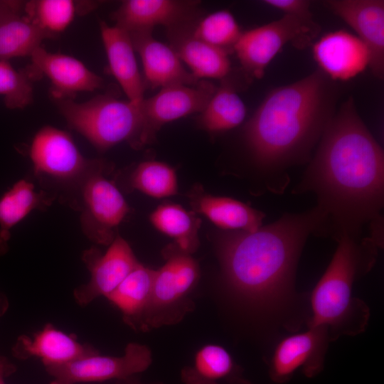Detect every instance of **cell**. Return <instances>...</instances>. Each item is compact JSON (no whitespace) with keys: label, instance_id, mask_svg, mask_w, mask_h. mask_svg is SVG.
<instances>
[{"label":"cell","instance_id":"obj_1","mask_svg":"<svg viewBox=\"0 0 384 384\" xmlns=\"http://www.w3.org/2000/svg\"><path fill=\"white\" fill-rule=\"evenodd\" d=\"M313 193L324 223L321 235H362L381 221L384 153L349 97L331 117L295 194ZM369 226V227H370Z\"/></svg>","mask_w":384,"mask_h":384},{"label":"cell","instance_id":"obj_2","mask_svg":"<svg viewBox=\"0 0 384 384\" xmlns=\"http://www.w3.org/2000/svg\"><path fill=\"white\" fill-rule=\"evenodd\" d=\"M321 210L285 213L253 232L217 238L223 280L230 297L255 314L294 331L302 324L303 296L295 290L298 262L308 237L319 235Z\"/></svg>","mask_w":384,"mask_h":384},{"label":"cell","instance_id":"obj_3","mask_svg":"<svg viewBox=\"0 0 384 384\" xmlns=\"http://www.w3.org/2000/svg\"><path fill=\"white\" fill-rule=\"evenodd\" d=\"M320 69L272 90L244 129L251 159L267 191L281 193L289 170L311 160L313 148L334 114L336 87Z\"/></svg>","mask_w":384,"mask_h":384},{"label":"cell","instance_id":"obj_4","mask_svg":"<svg viewBox=\"0 0 384 384\" xmlns=\"http://www.w3.org/2000/svg\"><path fill=\"white\" fill-rule=\"evenodd\" d=\"M309 301L307 327L324 326L331 341L341 336H356L366 329L368 306L353 296L356 279L374 265L383 243L374 235H343Z\"/></svg>","mask_w":384,"mask_h":384},{"label":"cell","instance_id":"obj_5","mask_svg":"<svg viewBox=\"0 0 384 384\" xmlns=\"http://www.w3.org/2000/svg\"><path fill=\"white\" fill-rule=\"evenodd\" d=\"M142 102L119 100L110 94L97 95L84 102L71 99L56 102L68 125L99 151L122 142L134 149L146 144Z\"/></svg>","mask_w":384,"mask_h":384},{"label":"cell","instance_id":"obj_6","mask_svg":"<svg viewBox=\"0 0 384 384\" xmlns=\"http://www.w3.org/2000/svg\"><path fill=\"white\" fill-rule=\"evenodd\" d=\"M165 264L155 270L144 330L175 324L192 310L190 292L199 278V267L191 254L176 244L164 250Z\"/></svg>","mask_w":384,"mask_h":384},{"label":"cell","instance_id":"obj_7","mask_svg":"<svg viewBox=\"0 0 384 384\" xmlns=\"http://www.w3.org/2000/svg\"><path fill=\"white\" fill-rule=\"evenodd\" d=\"M319 26L312 18L284 15L281 18L242 32L233 48L243 70L257 79L263 77L269 63L287 43L306 46L317 36Z\"/></svg>","mask_w":384,"mask_h":384},{"label":"cell","instance_id":"obj_8","mask_svg":"<svg viewBox=\"0 0 384 384\" xmlns=\"http://www.w3.org/2000/svg\"><path fill=\"white\" fill-rule=\"evenodd\" d=\"M29 156L36 175L78 185L92 172L107 167L105 161L84 157L68 132L51 126L36 134Z\"/></svg>","mask_w":384,"mask_h":384},{"label":"cell","instance_id":"obj_9","mask_svg":"<svg viewBox=\"0 0 384 384\" xmlns=\"http://www.w3.org/2000/svg\"><path fill=\"white\" fill-rule=\"evenodd\" d=\"M105 167L87 176L78 185L81 195L80 222L85 235L100 245H110L114 228L129 212L117 188L104 177Z\"/></svg>","mask_w":384,"mask_h":384},{"label":"cell","instance_id":"obj_10","mask_svg":"<svg viewBox=\"0 0 384 384\" xmlns=\"http://www.w3.org/2000/svg\"><path fill=\"white\" fill-rule=\"evenodd\" d=\"M151 361V352L146 346L130 343L122 356H101L99 353L45 368L53 378L50 384H76L125 379L146 370Z\"/></svg>","mask_w":384,"mask_h":384},{"label":"cell","instance_id":"obj_11","mask_svg":"<svg viewBox=\"0 0 384 384\" xmlns=\"http://www.w3.org/2000/svg\"><path fill=\"white\" fill-rule=\"evenodd\" d=\"M324 326L308 327L306 331L284 337L275 346L268 363L272 382H288L300 369L314 378L324 369L325 354L330 342Z\"/></svg>","mask_w":384,"mask_h":384},{"label":"cell","instance_id":"obj_12","mask_svg":"<svg viewBox=\"0 0 384 384\" xmlns=\"http://www.w3.org/2000/svg\"><path fill=\"white\" fill-rule=\"evenodd\" d=\"M82 259L90 272L87 283L73 292L76 302L85 306L99 297H107L139 264L128 242L114 238L105 253L96 247L84 251Z\"/></svg>","mask_w":384,"mask_h":384},{"label":"cell","instance_id":"obj_13","mask_svg":"<svg viewBox=\"0 0 384 384\" xmlns=\"http://www.w3.org/2000/svg\"><path fill=\"white\" fill-rule=\"evenodd\" d=\"M216 87L207 81L195 85H173L142 102L145 122L146 144L165 124L188 114L201 112L214 94Z\"/></svg>","mask_w":384,"mask_h":384},{"label":"cell","instance_id":"obj_14","mask_svg":"<svg viewBox=\"0 0 384 384\" xmlns=\"http://www.w3.org/2000/svg\"><path fill=\"white\" fill-rule=\"evenodd\" d=\"M31 58V64L26 69L33 80L42 76L48 78L55 100L70 99L79 92L94 91L103 85L100 76L72 56L51 53L40 46Z\"/></svg>","mask_w":384,"mask_h":384},{"label":"cell","instance_id":"obj_15","mask_svg":"<svg viewBox=\"0 0 384 384\" xmlns=\"http://www.w3.org/2000/svg\"><path fill=\"white\" fill-rule=\"evenodd\" d=\"M198 1L176 0H127L113 12L116 26L128 33L152 31L158 25L167 30L194 22Z\"/></svg>","mask_w":384,"mask_h":384},{"label":"cell","instance_id":"obj_16","mask_svg":"<svg viewBox=\"0 0 384 384\" xmlns=\"http://www.w3.org/2000/svg\"><path fill=\"white\" fill-rule=\"evenodd\" d=\"M326 6L358 34L370 53L369 66L376 78L384 75V1L330 0Z\"/></svg>","mask_w":384,"mask_h":384},{"label":"cell","instance_id":"obj_17","mask_svg":"<svg viewBox=\"0 0 384 384\" xmlns=\"http://www.w3.org/2000/svg\"><path fill=\"white\" fill-rule=\"evenodd\" d=\"M312 51L320 70L333 81L353 78L370 63L366 45L344 30L324 35L314 44Z\"/></svg>","mask_w":384,"mask_h":384},{"label":"cell","instance_id":"obj_18","mask_svg":"<svg viewBox=\"0 0 384 384\" xmlns=\"http://www.w3.org/2000/svg\"><path fill=\"white\" fill-rule=\"evenodd\" d=\"M18 359L37 358L44 366L62 365L99 353L92 346L78 341L74 334L65 333L50 323L32 336H20L12 348Z\"/></svg>","mask_w":384,"mask_h":384},{"label":"cell","instance_id":"obj_19","mask_svg":"<svg viewBox=\"0 0 384 384\" xmlns=\"http://www.w3.org/2000/svg\"><path fill=\"white\" fill-rule=\"evenodd\" d=\"M129 34L142 61L145 86L154 89L173 85H195L200 82L186 71L171 46L153 37L152 31Z\"/></svg>","mask_w":384,"mask_h":384},{"label":"cell","instance_id":"obj_20","mask_svg":"<svg viewBox=\"0 0 384 384\" xmlns=\"http://www.w3.org/2000/svg\"><path fill=\"white\" fill-rule=\"evenodd\" d=\"M193 23L167 30L171 48L197 80L225 79L231 70L230 53L195 37L191 32Z\"/></svg>","mask_w":384,"mask_h":384},{"label":"cell","instance_id":"obj_21","mask_svg":"<svg viewBox=\"0 0 384 384\" xmlns=\"http://www.w3.org/2000/svg\"><path fill=\"white\" fill-rule=\"evenodd\" d=\"M100 28L111 73L129 100L142 102L146 86L137 66L130 34L105 21L100 22Z\"/></svg>","mask_w":384,"mask_h":384},{"label":"cell","instance_id":"obj_22","mask_svg":"<svg viewBox=\"0 0 384 384\" xmlns=\"http://www.w3.org/2000/svg\"><path fill=\"white\" fill-rule=\"evenodd\" d=\"M188 198L194 213L204 215L222 229L253 232L262 226L265 214L240 201L212 196L199 186L190 191Z\"/></svg>","mask_w":384,"mask_h":384},{"label":"cell","instance_id":"obj_23","mask_svg":"<svg viewBox=\"0 0 384 384\" xmlns=\"http://www.w3.org/2000/svg\"><path fill=\"white\" fill-rule=\"evenodd\" d=\"M154 274L155 270L139 263L106 297L122 312L124 321L134 330H144Z\"/></svg>","mask_w":384,"mask_h":384},{"label":"cell","instance_id":"obj_24","mask_svg":"<svg viewBox=\"0 0 384 384\" xmlns=\"http://www.w3.org/2000/svg\"><path fill=\"white\" fill-rule=\"evenodd\" d=\"M51 202L43 192L37 193L34 186L20 180L0 198V255L8 247L11 230L33 210L43 208Z\"/></svg>","mask_w":384,"mask_h":384},{"label":"cell","instance_id":"obj_25","mask_svg":"<svg viewBox=\"0 0 384 384\" xmlns=\"http://www.w3.org/2000/svg\"><path fill=\"white\" fill-rule=\"evenodd\" d=\"M239 371L225 348L207 344L196 353L193 364L181 370V378L185 384H219L220 380L240 376Z\"/></svg>","mask_w":384,"mask_h":384},{"label":"cell","instance_id":"obj_26","mask_svg":"<svg viewBox=\"0 0 384 384\" xmlns=\"http://www.w3.org/2000/svg\"><path fill=\"white\" fill-rule=\"evenodd\" d=\"M246 116L245 105L227 80L216 90L198 118L200 126L210 132H220L240 125Z\"/></svg>","mask_w":384,"mask_h":384},{"label":"cell","instance_id":"obj_27","mask_svg":"<svg viewBox=\"0 0 384 384\" xmlns=\"http://www.w3.org/2000/svg\"><path fill=\"white\" fill-rule=\"evenodd\" d=\"M150 220L157 230L172 238L183 251L191 254L197 250L201 220L194 212L178 204L164 203L153 211Z\"/></svg>","mask_w":384,"mask_h":384},{"label":"cell","instance_id":"obj_28","mask_svg":"<svg viewBox=\"0 0 384 384\" xmlns=\"http://www.w3.org/2000/svg\"><path fill=\"white\" fill-rule=\"evenodd\" d=\"M23 12L9 15L0 21V60L31 56L44 39L52 38Z\"/></svg>","mask_w":384,"mask_h":384},{"label":"cell","instance_id":"obj_29","mask_svg":"<svg viewBox=\"0 0 384 384\" xmlns=\"http://www.w3.org/2000/svg\"><path fill=\"white\" fill-rule=\"evenodd\" d=\"M80 3L72 0H34L25 2L23 12L26 17L52 38L64 31L73 21Z\"/></svg>","mask_w":384,"mask_h":384},{"label":"cell","instance_id":"obj_30","mask_svg":"<svg viewBox=\"0 0 384 384\" xmlns=\"http://www.w3.org/2000/svg\"><path fill=\"white\" fill-rule=\"evenodd\" d=\"M131 186L151 197L161 198L176 195V172L168 164L156 161L139 164L130 177Z\"/></svg>","mask_w":384,"mask_h":384},{"label":"cell","instance_id":"obj_31","mask_svg":"<svg viewBox=\"0 0 384 384\" xmlns=\"http://www.w3.org/2000/svg\"><path fill=\"white\" fill-rule=\"evenodd\" d=\"M197 38L229 53L242 34L233 15L228 10L210 14L191 26Z\"/></svg>","mask_w":384,"mask_h":384},{"label":"cell","instance_id":"obj_32","mask_svg":"<svg viewBox=\"0 0 384 384\" xmlns=\"http://www.w3.org/2000/svg\"><path fill=\"white\" fill-rule=\"evenodd\" d=\"M33 80L26 68L17 70L9 60H0V95L9 109H21L33 100Z\"/></svg>","mask_w":384,"mask_h":384},{"label":"cell","instance_id":"obj_33","mask_svg":"<svg viewBox=\"0 0 384 384\" xmlns=\"http://www.w3.org/2000/svg\"><path fill=\"white\" fill-rule=\"evenodd\" d=\"M264 4L284 13L304 18H312L309 11L310 1L306 0H265Z\"/></svg>","mask_w":384,"mask_h":384},{"label":"cell","instance_id":"obj_34","mask_svg":"<svg viewBox=\"0 0 384 384\" xmlns=\"http://www.w3.org/2000/svg\"><path fill=\"white\" fill-rule=\"evenodd\" d=\"M24 4L21 1L0 0V21L9 15L23 11Z\"/></svg>","mask_w":384,"mask_h":384},{"label":"cell","instance_id":"obj_35","mask_svg":"<svg viewBox=\"0 0 384 384\" xmlns=\"http://www.w3.org/2000/svg\"><path fill=\"white\" fill-rule=\"evenodd\" d=\"M16 366L6 357L0 354V384H6L5 379L14 373Z\"/></svg>","mask_w":384,"mask_h":384},{"label":"cell","instance_id":"obj_36","mask_svg":"<svg viewBox=\"0 0 384 384\" xmlns=\"http://www.w3.org/2000/svg\"><path fill=\"white\" fill-rule=\"evenodd\" d=\"M9 302L6 297L0 293V316H1L7 310Z\"/></svg>","mask_w":384,"mask_h":384},{"label":"cell","instance_id":"obj_37","mask_svg":"<svg viewBox=\"0 0 384 384\" xmlns=\"http://www.w3.org/2000/svg\"><path fill=\"white\" fill-rule=\"evenodd\" d=\"M115 384H144L135 378V375L125 378L117 380Z\"/></svg>","mask_w":384,"mask_h":384},{"label":"cell","instance_id":"obj_38","mask_svg":"<svg viewBox=\"0 0 384 384\" xmlns=\"http://www.w3.org/2000/svg\"><path fill=\"white\" fill-rule=\"evenodd\" d=\"M228 381L229 384H252L250 381L241 378L240 376L234 377Z\"/></svg>","mask_w":384,"mask_h":384}]
</instances>
